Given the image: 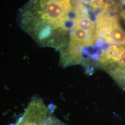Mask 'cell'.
<instances>
[{
    "label": "cell",
    "instance_id": "1",
    "mask_svg": "<svg viewBox=\"0 0 125 125\" xmlns=\"http://www.w3.org/2000/svg\"><path fill=\"white\" fill-rule=\"evenodd\" d=\"M75 16L73 0H30L21 10L20 23L41 45L60 51L69 43Z\"/></svg>",
    "mask_w": 125,
    "mask_h": 125
},
{
    "label": "cell",
    "instance_id": "2",
    "mask_svg": "<svg viewBox=\"0 0 125 125\" xmlns=\"http://www.w3.org/2000/svg\"><path fill=\"white\" fill-rule=\"evenodd\" d=\"M11 125H69L56 116L40 97H33L16 122Z\"/></svg>",
    "mask_w": 125,
    "mask_h": 125
},
{
    "label": "cell",
    "instance_id": "3",
    "mask_svg": "<svg viewBox=\"0 0 125 125\" xmlns=\"http://www.w3.org/2000/svg\"><path fill=\"white\" fill-rule=\"evenodd\" d=\"M98 40L101 43L125 45V31L120 26L118 19L105 27L96 29Z\"/></svg>",
    "mask_w": 125,
    "mask_h": 125
},
{
    "label": "cell",
    "instance_id": "4",
    "mask_svg": "<svg viewBox=\"0 0 125 125\" xmlns=\"http://www.w3.org/2000/svg\"><path fill=\"white\" fill-rule=\"evenodd\" d=\"M81 1H82V2L86 3V4H89L90 2V0H81Z\"/></svg>",
    "mask_w": 125,
    "mask_h": 125
}]
</instances>
